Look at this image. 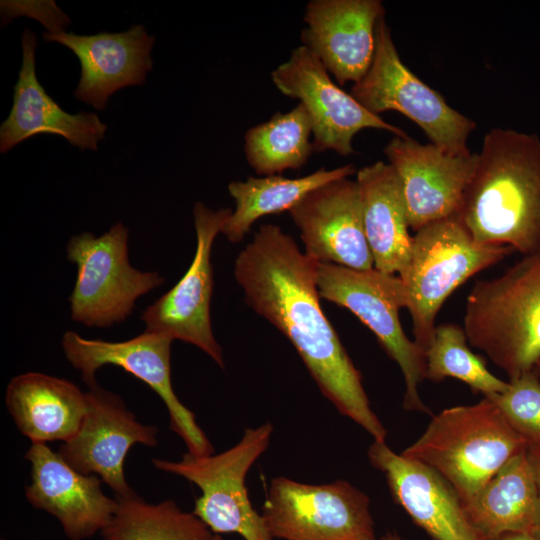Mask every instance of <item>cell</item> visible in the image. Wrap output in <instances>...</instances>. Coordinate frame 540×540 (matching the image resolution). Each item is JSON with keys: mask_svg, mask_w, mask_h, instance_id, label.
Returning <instances> with one entry per match:
<instances>
[{"mask_svg": "<svg viewBox=\"0 0 540 540\" xmlns=\"http://www.w3.org/2000/svg\"><path fill=\"white\" fill-rule=\"evenodd\" d=\"M318 265L279 226L264 224L238 254L234 277L246 303L291 342L339 413L385 442L387 430L371 409L361 373L321 308Z\"/></svg>", "mask_w": 540, "mask_h": 540, "instance_id": "obj_1", "label": "cell"}, {"mask_svg": "<svg viewBox=\"0 0 540 540\" xmlns=\"http://www.w3.org/2000/svg\"><path fill=\"white\" fill-rule=\"evenodd\" d=\"M458 218L472 238L524 255L540 249V138L493 128L484 138Z\"/></svg>", "mask_w": 540, "mask_h": 540, "instance_id": "obj_2", "label": "cell"}, {"mask_svg": "<svg viewBox=\"0 0 540 540\" xmlns=\"http://www.w3.org/2000/svg\"><path fill=\"white\" fill-rule=\"evenodd\" d=\"M462 328L509 381L534 370L540 361V249L501 276L475 283Z\"/></svg>", "mask_w": 540, "mask_h": 540, "instance_id": "obj_3", "label": "cell"}, {"mask_svg": "<svg viewBox=\"0 0 540 540\" xmlns=\"http://www.w3.org/2000/svg\"><path fill=\"white\" fill-rule=\"evenodd\" d=\"M527 441L488 397L472 405L444 409L401 453L440 474L462 504L470 501Z\"/></svg>", "mask_w": 540, "mask_h": 540, "instance_id": "obj_4", "label": "cell"}, {"mask_svg": "<svg viewBox=\"0 0 540 540\" xmlns=\"http://www.w3.org/2000/svg\"><path fill=\"white\" fill-rule=\"evenodd\" d=\"M514 251L507 245L476 242L458 216L416 231L410 260L399 277L406 291L414 341L424 352L433 338L436 315L447 297L470 277Z\"/></svg>", "mask_w": 540, "mask_h": 540, "instance_id": "obj_5", "label": "cell"}, {"mask_svg": "<svg viewBox=\"0 0 540 540\" xmlns=\"http://www.w3.org/2000/svg\"><path fill=\"white\" fill-rule=\"evenodd\" d=\"M273 430L270 422L247 428L236 445L220 454L188 452L179 461L152 462L155 468L200 488L193 513L214 534L237 533L245 540H273L262 514L253 508L245 484L250 468L267 450Z\"/></svg>", "mask_w": 540, "mask_h": 540, "instance_id": "obj_6", "label": "cell"}, {"mask_svg": "<svg viewBox=\"0 0 540 540\" xmlns=\"http://www.w3.org/2000/svg\"><path fill=\"white\" fill-rule=\"evenodd\" d=\"M317 287L320 297L357 316L400 367L405 381L403 408L430 413L418 392L426 375L425 352L406 336L399 319L400 309L407 308L406 291L400 277L375 268L355 270L319 263Z\"/></svg>", "mask_w": 540, "mask_h": 540, "instance_id": "obj_7", "label": "cell"}, {"mask_svg": "<svg viewBox=\"0 0 540 540\" xmlns=\"http://www.w3.org/2000/svg\"><path fill=\"white\" fill-rule=\"evenodd\" d=\"M369 112L397 111L417 124L430 143L457 156L469 155L467 139L476 123L449 106L401 60L384 15L376 26L372 64L350 93Z\"/></svg>", "mask_w": 540, "mask_h": 540, "instance_id": "obj_8", "label": "cell"}, {"mask_svg": "<svg viewBox=\"0 0 540 540\" xmlns=\"http://www.w3.org/2000/svg\"><path fill=\"white\" fill-rule=\"evenodd\" d=\"M128 234L119 222L101 236L84 232L69 240L67 259L77 267L69 296L74 321L88 327L121 323L139 297L165 281L157 272H142L130 265Z\"/></svg>", "mask_w": 540, "mask_h": 540, "instance_id": "obj_9", "label": "cell"}, {"mask_svg": "<svg viewBox=\"0 0 540 540\" xmlns=\"http://www.w3.org/2000/svg\"><path fill=\"white\" fill-rule=\"evenodd\" d=\"M262 516L281 540H377L370 499L348 481H270Z\"/></svg>", "mask_w": 540, "mask_h": 540, "instance_id": "obj_10", "label": "cell"}, {"mask_svg": "<svg viewBox=\"0 0 540 540\" xmlns=\"http://www.w3.org/2000/svg\"><path fill=\"white\" fill-rule=\"evenodd\" d=\"M168 336L144 331L121 342L86 339L73 331L62 338L67 360L80 370L89 388L97 386L95 373L104 365L121 367L146 383L165 403L170 428L184 441L188 452L195 455L213 454L214 448L197 424L195 414L176 396L171 381V344Z\"/></svg>", "mask_w": 540, "mask_h": 540, "instance_id": "obj_11", "label": "cell"}, {"mask_svg": "<svg viewBox=\"0 0 540 540\" xmlns=\"http://www.w3.org/2000/svg\"><path fill=\"white\" fill-rule=\"evenodd\" d=\"M271 80L283 95L298 99L306 109L312 124L314 151L332 150L348 156L354 153V136L365 128L407 136L404 130L369 112L337 86L322 62L302 44L271 72Z\"/></svg>", "mask_w": 540, "mask_h": 540, "instance_id": "obj_12", "label": "cell"}, {"mask_svg": "<svg viewBox=\"0 0 540 540\" xmlns=\"http://www.w3.org/2000/svg\"><path fill=\"white\" fill-rule=\"evenodd\" d=\"M231 209L212 210L202 202L193 208L197 245L190 267L181 279L149 305L142 314L145 331L190 343L209 355L221 368L224 358L210 320L213 293L211 250Z\"/></svg>", "mask_w": 540, "mask_h": 540, "instance_id": "obj_13", "label": "cell"}, {"mask_svg": "<svg viewBox=\"0 0 540 540\" xmlns=\"http://www.w3.org/2000/svg\"><path fill=\"white\" fill-rule=\"evenodd\" d=\"M86 396L88 410L82 424L58 453L76 471L98 475L116 496H132L124 475L126 455L136 443L155 447L158 429L138 422L118 395L98 385Z\"/></svg>", "mask_w": 540, "mask_h": 540, "instance_id": "obj_14", "label": "cell"}, {"mask_svg": "<svg viewBox=\"0 0 540 540\" xmlns=\"http://www.w3.org/2000/svg\"><path fill=\"white\" fill-rule=\"evenodd\" d=\"M383 152L399 178L411 229L458 216L477 153L452 155L408 135L394 136Z\"/></svg>", "mask_w": 540, "mask_h": 540, "instance_id": "obj_15", "label": "cell"}, {"mask_svg": "<svg viewBox=\"0 0 540 540\" xmlns=\"http://www.w3.org/2000/svg\"><path fill=\"white\" fill-rule=\"evenodd\" d=\"M288 212L308 256L355 270L374 268L356 181L347 177L321 185Z\"/></svg>", "mask_w": 540, "mask_h": 540, "instance_id": "obj_16", "label": "cell"}, {"mask_svg": "<svg viewBox=\"0 0 540 540\" xmlns=\"http://www.w3.org/2000/svg\"><path fill=\"white\" fill-rule=\"evenodd\" d=\"M384 13L380 0H312L305 10L302 45L338 84H355L372 64L376 26Z\"/></svg>", "mask_w": 540, "mask_h": 540, "instance_id": "obj_17", "label": "cell"}, {"mask_svg": "<svg viewBox=\"0 0 540 540\" xmlns=\"http://www.w3.org/2000/svg\"><path fill=\"white\" fill-rule=\"evenodd\" d=\"M371 465L386 478L394 501L434 540H486L471 524L452 486L435 470L374 441Z\"/></svg>", "mask_w": 540, "mask_h": 540, "instance_id": "obj_18", "label": "cell"}, {"mask_svg": "<svg viewBox=\"0 0 540 540\" xmlns=\"http://www.w3.org/2000/svg\"><path fill=\"white\" fill-rule=\"evenodd\" d=\"M25 458L31 463L27 500L57 518L69 539L92 537L108 525L117 500L104 494L97 475L76 471L46 443H32Z\"/></svg>", "mask_w": 540, "mask_h": 540, "instance_id": "obj_19", "label": "cell"}, {"mask_svg": "<svg viewBox=\"0 0 540 540\" xmlns=\"http://www.w3.org/2000/svg\"><path fill=\"white\" fill-rule=\"evenodd\" d=\"M42 37L67 47L78 57L81 77L74 96L97 110H104L109 97L119 89L143 85L152 70L155 38L141 24L120 33L78 35L61 31L44 32Z\"/></svg>", "mask_w": 540, "mask_h": 540, "instance_id": "obj_20", "label": "cell"}, {"mask_svg": "<svg viewBox=\"0 0 540 540\" xmlns=\"http://www.w3.org/2000/svg\"><path fill=\"white\" fill-rule=\"evenodd\" d=\"M22 64L14 86L13 105L0 126V152L6 153L38 134L62 136L80 150H97L107 126L97 114L64 111L38 81L35 68L37 37L26 28L21 35Z\"/></svg>", "mask_w": 540, "mask_h": 540, "instance_id": "obj_21", "label": "cell"}, {"mask_svg": "<svg viewBox=\"0 0 540 540\" xmlns=\"http://www.w3.org/2000/svg\"><path fill=\"white\" fill-rule=\"evenodd\" d=\"M5 401L17 428L32 443L70 440L88 410L86 392L77 385L38 372L12 378Z\"/></svg>", "mask_w": 540, "mask_h": 540, "instance_id": "obj_22", "label": "cell"}, {"mask_svg": "<svg viewBox=\"0 0 540 540\" xmlns=\"http://www.w3.org/2000/svg\"><path fill=\"white\" fill-rule=\"evenodd\" d=\"M356 182L374 268L400 274L410 260L413 237L399 178L389 163L377 161L358 170Z\"/></svg>", "mask_w": 540, "mask_h": 540, "instance_id": "obj_23", "label": "cell"}, {"mask_svg": "<svg viewBox=\"0 0 540 540\" xmlns=\"http://www.w3.org/2000/svg\"><path fill=\"white\" fill-rule=\"evenodd\" d=\"M463 507L485 539L508 532L531 533L540 524V500L525 449L506 462Z\"/></svg>", "mask_w": 540, "mask_h": 540, "instance_id": "obj_24", "label": "cell"}, {"mask_svg": "<svg viewBox=\"0 0 540 540\" xmlns=\"http://www.w3.org/2000/svg\"><path fill=\"white\" fill-rule=\"evenodd\" d=\"M354 173V165L348 164L331 170L321 168L300 178L270 175L232 181L228 192L235 201V210L229 215L221 233L230 242L239 243L259 218L289 211L312 190Z\"/></svg>", "mask_w": 540, "mask_h": 540, "instance_id": "obj_25", "label": "cell"}, {"mask_svg": "<svg viewBox=\"0 0 540 540\" xmlns=\"http://www.w3.org/2000/svg\"><path fill=\"white\" fill-rule=\"evenodd\" d=\"M312 124L301 103L286 113L251 127L244 135V153L254 171L263 176L303 167L314 152Z\"/></svg>", "mask_w": 540, "mask_h": 540, "instance_id": "obj_26", "label": "cell"}, {"mask_svg": "<svg viewBox=\"0 0 540 540\" xmlns=\"http://www.w3.org/2000/svg\"><path fill=\"white\" fill-rule=\"evenodd\" d=\"M117 507L101 531L105 540H211L214 534L193 512L174 501L146 503L138 495L116 496Z\"/></svg>", "mask_w": 540, "mask_h": 540, "instance_id": "obj_27", "label": "cell"}, {"mask_svg": "<svg viewBox=\"0 0 540 540\" xmlns=\"http://www.w3.org/2000/svg\"><path fill=\"white\" fill-rule=\"evenodd\" d=\"M467 343L463 328L452 323L436 326L425 351V379L441 382L446 378H456L484 397L503 393L509 382L493 375Z\"/></svg>", "mask_w": 540, "mask_h": 540, "instance_id": "obj_28", "label": "cell"}, {"mask_svg": "<svg viewBox=\"0 0 540 540\" xmlns=\"http://www.w3.org/2000/svg\"><path fill=\"white\" fill-rule=\"evenodd\" d=\"M508 382L503 393L486 397L527 442L540 440V376L532 370Z\"/></svg>", "mask_w": 540, "mask_h": 540, "instance_id": "obj_29", "label": "cell"}, {"mask_svg": "<svg viewBox=\"0 0 540 540\" xmlns=\"http://www.w3.org/2000/svg\"><path fill=\"white\" fill-rule=\"evenodd\" d=\"M540 500V440L527 442L525 448Z\"/></svg>", "mask_w": 540, "mask_h": 540, "instance_id": "obj_30", "label": "cell"}, {"mask_svg": "<svg viewBox=\"0 0 540 540\" xmlns=\"http://www.w3.org/2000/svg\"><path fill=\"white\" fill-rule=\"evenodd\" d=\"M486 540H536L531 533L528 532H508Z\"/></svg>", "mask_w": 540, "mask_h": 540, "instance_id": "obj_31", "label": "cell"}, {"mask_svg": "<svg viewBox=\"0 0 540 540\" xmlns=\"http://www.w3.org/2000/svg\"><path fill=\"white\" fill-rule=\"evenodd\" d=\"M378 540H405L396 532H388L381 536Z\"/></svg>", "mask_w": 540, "mask_h": 540, "instance_id": "obj_32", "label": "cell"}, {"mask_svg": "<svg viewBox=\"0 0 540 540\" xmlns=\"http://www.w3.org/2000/svg\"><path fill=\"white\" fill-rule=\"evenodd\" d=\"M536 540H540V524L531 532Z\"/></svg>", "mask_w": 540, "mask_h": 540, "instance_id": "obj_33", "label": "cell"}, {"mask_svg": "<svg viewBox=\"0 0 540 540\" xmlns=\"http://www.w3.org/2000/svg\"><path fill=\"white\" fill-rule=\"evenodd\" d=\"M534 370L537 372V374L540 376V361L536 364Z\"/></svg>", "mask_w": 540, "mask_h": 540, "instance_id": "obj_34", "label": "cell"}, {"mask_svg": "<svg viewBox=\"0 0 540 540\" xmlns=\"http://www.w3.org/2000/svg\"><path fill=\"white\" fill-rule=\"evenodd\" d=\"M211 540H222V537L219 534H214Z\"/></svg>", "mask_w": 540, "mask_h": 540, "instance_id": "obj_35", "label": "cell"}, {"mask_svg": "<svg viewBox=\"0 0 540 540\" xmlns=\"http://www.w3.org/2000/svg\"><path fill=\"white\" fill-rule=\"evenodd\" d=\"M1 540H5V539H1Z\"/></svg>", "mask_w": 540, "mask_h": 540, "instance_id": "obj_36", "label": "cell"}]
</instances>
